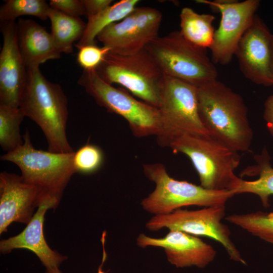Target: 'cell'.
<instances>
[{
  "instance_id": "f1b7e54d",
  "label": "cell",
  "mask_w": 273,
  "mask_h": 273,
  "mask_svg": "<svg viewBox=\"0 0 273 273\" xmlns=\"http://www.w3.org/2000/svg\"><path fill=\"white\" fill-rule=\"evenodd\" d=\"M86 16L89 19L111 5V0H83Z\"/></svg>"
},
{
  "instance_id": "8fae6325",
  "label": "cell",
  "mask_w": 273,
  "mask_h": 273,
  "mask_svg": "<svg viewBox=\"0 0 273 273\" xmlns=\"http://www.w3.org/2000/svg\"><path fill=\"white\" fill-rule=\"evenodd\" d=\"M161 12L149 7H136L126 17L103 29L97 36L110 53L128 56L144 50L158 36Z\"/></svg>"
},
{
  "instance_id": "44dd1931",
  "label": "cell",
  "mask_w": 273,
  "mask_h": 273,
  "mask_svg": "<svg viewBox=\"0 0 273 273\" xmlns=\"http://www.w3.org/2000/svg\"><path fill=\"white\" fill-rule=\"evenodd\" d=\"M179 30L182 35L194 44L203 48H210L215 30L212 25L214 16L199 14L189 7L183 8L180 13Z\"/></svg>"
},
{
  "instance_id": "8992f818",
  "label": "cell",
  "mask_w": 273,
  "mask_h": 273,
  "mask_svg": "<svg viewBox=\"0 0 273 273\" xmlns=\"http://www.w3.org/2000/svg\"><path fill=\"white\" fill-rule=\"evenodd\" d=\"M145 176L155 184L154 190L141 202L144 209L154 215H165L189 206L225 205L234 196L229 191H214L171 177L161 163L143 165Z\"/></svg>"
},
{
  "instance_id": "7a4b0ae2",
  "label": "cell",
  "mask_w": 273,
  "mask_h": 273,
  "mask_svg": "<svg viewBox=\"0 0 273 273\" xmlns=\"http://www.w3.org/2000/svg\"><path fill=\"white\" fill-rule=\"evenodd\" d=\"M25 116L41 129L54 153L73 152L66 134L68 100L61 86L48 80L39 67L27 69L20 101Z\"/></svg>"
},
{
  "instance_id": "5b68a950",
  "label": "cell",
  "mask_w": 273,
  "mask_h": 273,
  "mask_svg": "<svg viewBox=\"0 0 273 273\" xmlns=\"http://www.w3.org/2000/svg\"><path fill=\"white\" fill-rule=\"evenodd\" d=\"M145 49L165 76L196 87L217 79V69L205 49L188 41L179 31L158 36Z\"/></svg>"
},
{
  "instance_id": "5bb4252c",
  "label": "cell",
  "mask_w": 273,
  "mask_h": 273,
  "mask_svg": "<svg viewBox=\"0 0 273 273\" xmlns=\"http://www.w3.org/2000/svg\"><path fill=\"white\" fill-rule=\"evenodd\" d=\"M3 42L0 53V104L19 107L27 67L19 48L17 22H1Z\"/></svg>"
},
{
  "instance_id": "1f68e13d",
  "label": "cell",
  "mask_w": 273,
  "mask_h": 273,
  "mask_svg": "<svg viewBox=\"0 0 273 273\" xmlns=\"http://www.w3.org/2000/svg\"><path fill=\"white\" fill-rule=\"evenodd\" d=\"M272 54H273V34L272 36Z\"/></svg>"
},
{
  "instance_id": "9a60e30c",
  "label": "cell",
  "mask_w": 273,
  "mask_h": 273,
  "mask_svg": "<svg viewBox=\"0 0 273 273\" xmlns=\"http://www.w3.org/2000/svg\"><path fill=\"white\" fill-rule=\"evenodd\" d=\"M136 243L142 248L153 246L163 248L168 261L176 267L196 266L203 268L216 256V251L211 245L197 236L177 230H170L160 238L141 234Z\"/></svg>"
},
{
  "instance_id": "ac0fdd59",
  "label": "cell",
  "mask_w": 273,
  "mask_h": 273,
  "mask_svg": "<svg viewBox=\"0 0 273 273\" xmlns=\"http://www.w3.org/2000/svg\"><path fill=\"white\" fill-rule=\"evenodd\" d=\"M17 28L19 48L27 69L61 57L51 33L36 21L20 18Z\"/></svg>"
},
{
  "instance_id": "ffe728a7",
  "label": "cell",
  "mask_w": 273,
  "mask_h": 273,
  "mask_svg": "<svg viewBox=\"0 0 273 273\" xmlns=\"http://www.w3.org/2000/svg\"><path fill=\"white\" fill-rule=\"evenodd\" d=\"M48 18L51 23V34L61 54L73 52V44L79 41L86 26L80 18L66 15L51 7Z\"/></svg>"
},
{
  "instance_id": "cb8c5ba5",
  "label": "cell",
  "mask_w": 273,
  "mask_h": 273,
  "mask_svg": "<svg viewBox=\"0 0 273 273\" xmlns=\"http://www.w3.org/2000/svg\"><path fill=\"white\" fill-rule=\"evenodd\" d=\"M229 222L273 245V211L233 214L225 217Z\"/></svg>"
},
{
  "instance_id": "4dcf8cb0",
  "label": "cell",
  "mask_w": 273,
  "mask_h": 273,
  "mask_svg": "<svg viewBox=\"0 0 273 273\" xmlns=\"http://www.w3.org/2000/svg\"><path fill=\"white\" fill-rule=\"evenodd\" d=\"M106 235L105 234H103L102 235L101 242L102 244L103 248V255H102V259L101 264L99 266L98 268L97 273H106L105 271L103 270V267L104 264L107 258V253L106 252L105 244V238ZM45 273H62L61 270L59 269V268H55L52 269H46Z\"/></svg>"
},
{
  "instance_id": "3957f363",
  "label": "cell",
  "mask_w": 273,
  "mask_h": 273,
  "mask_svg": "<svg viewBox=\"0 0 273 273\" xmlns=\"http://www.w3.org/2000/svg\"><path fill=\"white\" fill-rule=\"evenodd\" d=\"M164 147L190 158L200 186L205 189L233 193L242 182L235 173L240 162L239 152L209 133H181L169 139Z\"/></svg>"
},
{
  "instance_id": "f546056e",
  "label": "cell",
  "mask_w": 273,
  "mask_h": 273,
  "mask_svg": "<svg viewBox=\"0 0 273 273\" xmlns=\"http://www.w3.org/2000/svg\"><path fill=\"white\" fill-rule=\"evenodd\" d=\"M263 118L269 132L273 137V95L269 96L264 103Z\"/></svg>"
},
{
  "instance_id": "30bf717a",
  "label": "cell",
  "mask_w": 273,
  "mask_h": 273,
  "mask_svg": "<svg viewBox=\"0 0 273 273\" xmlns=\"http://www.w3.org/2000/svg\"><path fill=\"white\" fill-rule=\"evenodd\" d=\"M225 205L206 207L196 210L177 209L165 215H154L146 224L151 231L163 228L177 230L195 236H205L220 243L231 259L246 264L231 239L229 227L222 222Z\"/></svg>"
},
{
  "instance_id": "6da1fadb",
  "label": "cell",
  "mask_w": 273,
  "mask_h": 273,
  "mask_svg": "<svg viewBox=\"0 0 273 273\" xmlns=\"http://www.w3.org/2000/svg\"><path fill=\"white\" fill-rule=\"evenodd\" d=\"M197 87L199 116L208 133L239 152L249 150L253 133L242 96L217 79Z\"/></svg>"
},
{
  "instance_id": "7402d4cb",
  "label": "cell",
  "mask_w": 273,
  "mask_h": 273,
  "mask_svg": "<svg viewBox=\"0 0 273 273\" xmlns=\"http://www.w3.org/2000/svg\"><path fill=\"white\" fill-rule=\"evenodd\" d=\"M139 2L138 0H121L88 19L82 36L75 44L76 47L79 49L96 44L95 39L103 29L123 19L136 7Z\"/></svg>"
},
{
  "instance_id": "277c9868",
  "label": "cell",
  "mask_w": 273,
  "mask_h": 273,
  "mask_svg": "<svg viewBox=\"0 0 273 273\" xmlns=\"http://www.w3.org/2000/svg\"><path fill=\"white\" fill-rule=\"evenodd\" d=\"M23 144L16 150L1 156L2 161L15 164L23 180L35 186L40 204L47 199L60 202L72 176L76 173L73 165L74 152L54 153L35 149L26 130Z\"/></svg>"
},
{
  "instance_id": "484cf974",
  "label": "cell",
  "mask_w": 273,
  "mask_h": 273,
  "mask_svg": "<svg viewBox=\"0 0 273 273\" xmlns=\"http://www.w3.org/2000/svg\"><path fill=\"white\" fill-rule=\"evenodd\" d=\"M103 162V152L95 145L87 143L74 152L73 165L76 173H93L100 168Z\"/></svg>"
},
{
  "instance_id": "9c48e42d",
  "label": "cell",
  "mask_w": 273,
  "mask_h": 273,
  "mask_svg": "<svg viewBox=\"0 0 273 273\" xmlns=\"http://www.w3.org/2000/svg\"><path fill=\"white\" fill-rule=\"evenodd\" d=\"M158 109L161 130L157 138L162 147L181 133H208L199 114L197 87L192 84L165 76Z\"/></svg>"
},
{
  "instance_id": "52a82bcc",
  "label": "cell",
  "mask_w": 273,
  "mask_h": 273,
  "mask_svg": "<svg viewBox=\"0 0 273 273\" xmlns=\"http://www.w3.org/2000/svg\"><path fill=\"white\" fill-rule=\"evenodd\" d=\"M96 70L107 83L120 84L142 101L159 108L165 75L146 49L128 56L110 53Z\"/></svg>"
},
{
  "instance_id": "4316f807",
  "label": "cell",
  "mask_w": 273,
  "mask_h": 273,
  "mask_svg": "<svg viewBox=\"0 0 273 273\" xmlns=\"http://www.w3.org/2000/svg\"><path fill=\"white\" fill-rule=\"evenodd\" d=\"M78 49L77 60L84 70H96L111 52L109 48L99 47L96 44L84 46Z\"/></svg>"
},
{
  "instance_id": "ba28073f",
  "label": "cell",
  "mask_w": 273,
  "mask_h": 273,
  "mask_svg": "<svg viewBox=\"0 0 273 273\" xmlns=\"http://www.w3.org/2000/svg\"><path fill=\"white\" fill-rule=\"evenodd\" d=\"M78 83L99 105L124 118L135 136H157L160 133L161 119L157 108L107 83L96 70H83Z\"/></svg>"
},
{
  "instance_id": "d6986e66",
  "label": "cell",
  "mask_w": 273,
  "mask_h": 273,
  "mask_svg": "<svg viewBox=\"0 0 273 273\" xmlns=\"http://www.w3.org/2000/svg\"><path fill=\"white\" fill-rule=\"evenodd\" d=\"M256 165L250 166L245 169L241 175H258L254 180L242 179L239 187L234 191V194L250 193L258 196L265 208L269 206V198L273 195V167L271 166L270 157L267 150L264 148L260 154L254 156Z\"/></svg>"
},
{
  "instance_id": "7c38bea8",
  "label": "cell",
  "mask_w": 273,
  "mask_h": 273,
  "mask_svg": "<svg viewBox=\"0 0 273 273\" xmlns=\"http://www.w3.org/2000/svg\"><path fill=\"white\" fill-rule=\"evenodd\" d=\"M196 2L210 6L221 14L218 28L215 30L213 42L209 49L214 64L226 65L231 61L240 40L252 24L260 1Z\"/></svg>"
},
{
  "instance_id": "603a6c76",
  "label": "cell",
  "mask_w": 273,
  "mask_h": 273,
  "mask_svg": "<svg viewBox=\"0 0 273 273\" xmlns=\"http://www.w3.org/2000/svg\"><path fill=\"white\" fill-rule=\"evenodd\" d=\"M25 117L20 107L0 104V145L7 153L16 150L23 144L20 127Z\"/></svg>"
},
{
  "instance_id": "e0dca14e",
  "label": "cell",
  "mask_w": 273,
  "mask_h": 273,
  "mask_svg": "<svg viewBox=\"0 0 273 273\" xmlns=\"http://www.w3.org/2000/svg\"><path fill=\"white\" fill-rule=\"evenodd\" d=\"M59 203L58 201L54 199L43 201L21 233L1 241V252L6 254L14 249H26L38 257L46 269L59 268L60 264L66 259V257L50 248L43 233L45 213L49 209L56 208Z\"/></svg>"
},
{
  "instance_id": "2e32d148",
  "label": "cell",
  "mask_w": 273,
  "mask_h": 273,
  "mask_svg": "<svg viewBox=\"0 0 273 273\" xmlns=\"http://www.w3.org/2000/svg\"><path fill=\"white\" fill-rule=\"evenodd\" d=\"M40 204L37 188L21 176L6 171L0 174V234L13 222L27 224Z\"/></svg>"
},
{
  "instance_id": "83f0119b",
  "label": "cell",
  "mask_w": 273,
  "mask_h": 273,
  "mask_svg": "<svg viewBox=\"0 0 273 273\" xmlns=\"http://www.w3.org/2000/svg\"><path fill=\"white\" fill-rule=\"evenodd\" d=\"M50 6L70 17L80 18L86 15L83 0H51Z\"/></svg>"
},
{
  "instance_id": "4fadbf2b",
  "label": "cell",
  "mask_w": 273,
  "mask_h": 273,
  "mask_svg": "<svg viewBox=\"0 0 273 273\" xmlns=\"http://www.w3.org/2000/svg\"><path fill=\"white\" fill-rule=\"evenodd\" d=\"M271 34L255 15L240 40L235 55L244 76L253 83L273 85V54Z\"/></svg>"
},
{
  "instance_id": "d4e9b609",
  "label": "cell",
  "mask_w": 273,
  "mask_h": 273,
  "mask_svg": "<svg viewBox=\"0 0 273 273\" xmlns=\"http://www.w3.org/2000/svg\"><path fill=\"white\" fill-rule=\"evenodd\" d=\"M51 7L44 0H7L0 8V20L15 21L23 16H31L41 20L48 18Z\"/></svg>"
}]
</instances>
